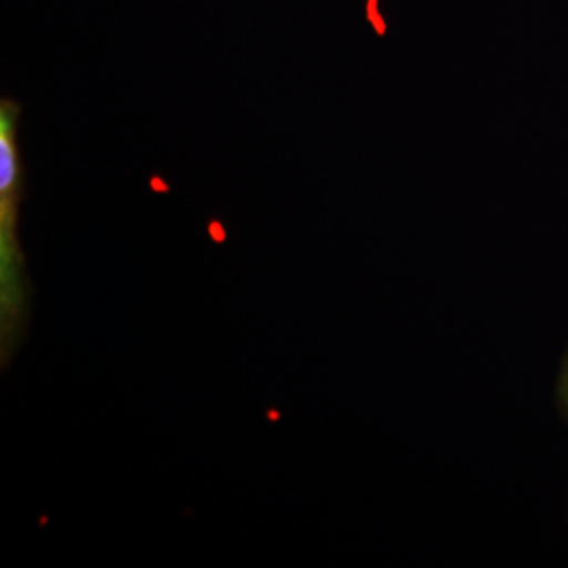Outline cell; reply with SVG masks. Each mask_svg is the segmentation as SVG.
I'll return each mask as SVG.
<instances>
[{"label": "cell", "instance_id": "1", "mask_svg": "<svg viewBox=\"0 0 568 568\" xmlns=\"http://www.w3.org/2000/svg\"><path fill=\"white\" fill-rule=\"evenodd\" d=\"M18 105L4 100L0 105V323L2 365L20 344L28 323V276L18 241V206L23 199L20 154L16 143Z\"/></svg>", "mask_w": 568, "mask_h": 568}, {"label": "cell", "instance_id": "2", "mask_svg": "<svg viewBox=\"0 0 568 568\" xmlns=\"http://www.w3.org/2000/svg\"><path fill=\"white\" fill-rule=\"evenodd\" d=\"M556 396H558V406L562 410V415L568 419V349L565 361H562V368L558 375V387H556Z\"/></svg>", "mask_w": 568, "mask_h": 568}]
</instances>
